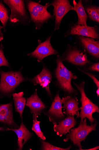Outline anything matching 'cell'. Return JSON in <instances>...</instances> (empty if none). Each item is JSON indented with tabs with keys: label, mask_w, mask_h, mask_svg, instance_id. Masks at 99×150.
<instances>
[{
	"label": "cell",
	"mask_w": 99,
	"mask_h": 150,
	"mask_svg": "<svg viewBox=\"0 0 99 150\" xmlns=\"http://www.w3.org/2000/svg\"><path fill=\"white\" fill-rule=\"evenodd\" d=\"M61 101L63 104L62 108L65 110L63 113L67 116L76 115L77 118L81 110L80 107H78L79 103L77 98L67 96L63 98Z\"/></svg>",
	"instance_id": "15"
},
{
	"label": "cell",
	"mask_w": 99,
	"mask_h": 150,
	"mask_svg": "<svg viewBox=\"0 0 99 150\" xmlns=\"http://www.w3.org/2000/svg\"><path fill=\"white\" fill-rule=\"evenodd\" d=\"M26 105L30 109V112L33 114V118H37L48 107L38 96L37 89L30 97L27 99Z\"/></svg>",
	"instance_id": "14"
},
{
	"label": "cell",
	"mask_w": 99,
	"mask_h": 150,
	"mask_svg": "<svg viewBox=\"0 0 99 150\" xmlns=\"http://www.w3.org/2000/svg\"><path fill=\"white\" fill-rule=\"evenodd\" d=\"M75 44L77 45L87 54L96 61L99 59V40L92 38L75 35Z\"/></svg>",
	"instance_id": "8"
},
{
	"label": "cell",
	"mask_w": 99,
	"mask_h": 150,
	"mask_svg": "<svg viewBox=\"0 0 99 150\" xmlns=\"http://www.w3.org/2000/svg\"><path fill=\"white\" fill-rule=\"evenodd\" d=\"M40 1L37 2L32 0L25 1L26 9L29 12L30 23H34L35 29L37 30H40L49 20L55 19V16L47 10L50 6V3L43 6L40 4Z\"/></svg>",
	"instance_id": "2"
},
{
	"label": "cell",
	"mask_w": 99,
	"mask_h": 150,
	"mask_svg": "<svg viewBox=\"0 0 99 150\" xmlns=\"http://www.w3.org/2000/svg\"><path fill=\"white\" fill-rule=\"evenodd\" d=\"M62 104L59 91L56 94L50 108L48 111L44 112V114L48 117L50 121L54 125L58 124L67 116L62 112Z\"/></svg>",
	"instance_id": "12"
},
{
	"label": "cell",
	"mask_w": 99,
	"mask_h": 150,
	"mask_svg": "<svg viewBox=\"0 0 99 150\" xmlns=\"http://www.w3.org/2000/svg\"><path fill=\"white\" fill-rule=\"evenodd\" d=\"M21 69L17 71L9 70L7 72L0 69V94L3 95H10L23 82L29 80L23 76Z\"/></svg>",
	"instance_id": "4"
},
{
	"label": "cell",
	"mask_w": 99,
	"mask_h": 150,
	"mask_svg": "<svg viewBox=\"0 0 99 150\" xmlns=\"http://www.w3.org/2000/svg\"><path fill=\"white\" fill-rule=\"evenodd\" d=\"M0 122L13 128L19 127L13 120L12 102L0 105Z\"/></svg>",
	"instance_id": "17"
},
{
	"label": "cell",
	"mask_w": 99,
	"mask_h": 150,
	"mask_svg": "<svg viewBox=\"0 0 99 150\" xmlns=\"http://www.w3.org/2000/svg\"><path fill=\"white\" fill-rule=\"evenodd\" d=\"M9 10L6 8L2 1H0V21L1 22L4 32L6 31V27L9 18Z\"/></svg>",
	"instance_id": "22"
},
{
	"label": "cell",
	"mask_w": 99,
	"mask_h": 150,
	"mask_svg": "<svg viewBox=\"0 0 99 150\" xmlns=\"http://www.w3.org/2000/svg\"><path fill=\"white\" fill-rule=\"evenodd\" d=\"M99 149V146H98L96 147H95L93 148H91L87 149H81V150H96Z\"/></svg>",
	"instance_id": "30"
},
{
	"label": "cell",
	"mask_w": 99,
	"mask_h": 150,
	"mask_svg": "<svg viewBox=\"0 0 99 150\" xmlns=\"http://www.w3.org/2000/svg\"><path fill=\"white\" fill-rule=\"evenodd\" d=\"M51 72L48 69L46 64H43V68L41 71L32 79H29L35 86L39 85L44 88L51 100L52 94L50 89V85L52 81Z\"/></svg>",
	"instance_id": "13"
},
{
	"label": "cell",
	"mask_w": 99,
	"mask_h": 150,
	"mask_svg": "<svg viewBox=\"0 0 99 150\" xmlns=\"http://www.w3.org/2000/svg\"><path fill=\"white\" fill-rule=\"evenodd\" d=\"M3 28V26L0 25V42H1L4 39L3 34L1 30Z\"/></svg>",
	"instance_id": "28"
},
{
	"label": "cell",
	"mask_w": 99,
	"mask_h": 150,
	"mask_svg": "<svg viewBox=\"0 0 99 150\" xmlns=\"http://www.w3.org/2000/svg\"><path fill=\"white\" fill-rule=\"evenodd\" d=\"M60 59L63 62L84 69L93 63L89 59L87 54L79 46L69 44H67L66 49L60 57Z\"/></svg>",
	"instance_id": "6"
},
{
	"label": "cell",
	"mask_w": 99,
	"mask_h": 150,
	"mask_svg": "<svg viewBox=\"0 0 99 150\" xmlns=\"http://www.w3.org/2000/svg\"><path fill=\"white\" fill-rule=\"evenodd\" d=\"M83 5L90 21L99 23V6L92 4L91 1H82Z\"/></svg>",
	"instance_id": "19"
},
{
	"label": "cell",
	"mask_w": 99,
	"mask_h": 150,
	"mask_svg": "<svg viewBox=\"0 0 99 150\" xmlns=\"http://www.w3.org/2000/svg\"><path fill=\"white\" fill-rule=\"evenodd\" d=\"M4 46L1 43L0 45V67L6 66L10 67L11 65L4 55Z\"/></svg>",
	"instance_id": "25"
},
{
	"label": "cell",
	"mask_w": 99,
	"mask_h": 150,
	"mask_svg": "<svg viewBox=\"0 0 99 150\" xmlns=\"http://www.w3.org/2000/svg\"><path fill=\"white\" fill-rule=\"evenodd\" d=\"M73 83L80 92L81 95V111L77 118H80V123H82L85 118L88 119L91 125L97 122L96 119L93 117V115L95 112L99 113V108L87 97L84 91L85 83L82 81L79 84L75 83L74 82H73Z\"/></svg>",
	"instance_id": "5"
},
{
	"label": "cell",
	"mask_w": 99,
	"mask_h": 150,
	"mask_svg": "<svg viewBox=\"0 0 99 150\" xmlns=\"http://www.w3.org/2000/svg\"><path fill=\"white\" fill-rule=\"evenodd\" d=\"M98 125V122L89 125L87 123V118H85L82 123H80L78 127L73 128L70 130V132L66 134V138L63 141L65 142L71 141L75 146L81 150L82 146L81 145L82 141L85 142L87 136L92 131H96Z\"/></svg>",
	"instance_id": "7"
},
{
	"label": "cell",
	"mask_w": 99,
	"mask_h": 150,
	"mask_svg": "<svg viewBox=\"0 0 99 150\" xmlns=\"http://www.w3.org/2000/svg\"><path fill=\"white\" fill-rule=\"evenodd\" d=\"M73 4L74 5L73 10L77 13L78 17V20L76 23L82 26H87V21L88 18L85 11L82 1L79 0L77 3L75 0H73Z\"/></svg>",
	"instance_id": "20"
},
{
	"label": "cell",
	"mask_w": 99,
	"mask_h": 150,
	"mask_svg": "<svg viewBox=\"0 0 99 150\" xmlns=\"http://www.w3.org/2000/svg\"><path fill=\"white\" fill-rule=\"evenodd\" d=\"M10 130L15 132L17 136L19 150H22L25 144L33 135V134L28 129L22 122L19 128L10 129Z\"/></svg>",
	"instance_id": "18"
},
{
	"label": "cell",
	"mask_w": 99,
	"mask_h": 150,
	"mask_svg": "<svg viewBox=\"0 0 99 150\" xmlns=\"http://www.w3.org/2000/svg\"><path fill=\"white\" fill-rule=\"evenodd\" d=\"M52 34L46 39L45 41L42 42L40 40H38V45L35 50L33 52L27 54L30 58L37 59L39 62L42 63V61L46 57L51 55L59 54L58 52L54 49L51 44Z\"/></svg>",
	"instance_id": "10"
},
{
	"label": "cell",
	"mask_w": 99,
	"mask_h": 150,
	"mask_svg": "<svg viewBox=\"0 0 99 150\" xmlns=\"http://www.w3.org/2000/svg\"><path fill=\"white\" fill-rule=\"evenodd\" d=\"M12 95L16 111L19 114L21 118L26 101V98L24 97V93L23 92H20L18 93H13Z\"/></svg>",
	"instance_id": "21"
},
{
	"label": "cell",
	"mask_w": 99,
	"mask_h": 150,
	"mask_svg": "<svg viewBox=\"0 0 99 150\" xmlns=\"http://www.w3.org/2000/svg\"><path fill=\"white\" fill-rule=\"evenodd\" d=\"M33 125L32 128V130L35 133L38 138L42 140L45 141L46 138L43 132L41 129L40 127V122L37 120V118L33 117Z\"/></svg>",
	"instance_id": "23"
},
{
	"label": "cell",
	"mask_w": 99,
	"mask_h": 150,
	"mask_svg": "<svg viewBox=\"0 0 99 150\" xmlns=\"http://www.w3.org/2000/svg\"><path fill=\"white\" fill-rule=\"evenodd\" d=\"M10 8V13L8 22L12 26L27 25L30 23L29 13L26 10L24 0H3Z\"/></svg>",
	"instance_id": "3"
},
{
	"label": "cell",
	"mask_w": 99,
	"mask_h": 150,
	"mask_svg": "<svg viewBox=\"0 0 99 150\" xmlns=\"http://www.w3.org/2000/svg\"><path fill=\"white\" fill-rule=\"evenodd\" d=\"M10 129L8 128L0 127V131H8L10 130Z\"/></svg>",
	"instance_id": "29"
},
{
	"label": "cell",
	"mask_w": 99,
	"mask_h": 150,
	"mask_svg": "<svg viewBox=\"0 0 99 150\" xmlns=\"http://www.w3.org/2000/svg\"><path fill=\"white\" fill-rule=\"evenodd\" d=\"M53 7V15L55 16L54 31L58 30L63 18L70 11L73 10L69 0H53L50 3Z\"/></svg>",
	"instance_id": "11"
},
{
	"label": "cell",
	"mask_w": 99,
	"mask_h": 150,
	"mask_svg": "<svg viewBox=\"0 0 99 150\" xmlns=\"http://www.w3.org/2000/svg\"><path fill=\"white\" fill-rule=\"evenodd\" d=\"M56 67L54 70L55 84L64 93V97L70 96L75 97L79 94L77 90L73 87L71 81L78 77L71 71L69 70L64 64L59 54L55 60Z\"/></svg>",
	"instance_id": "1"
},
{
	"label": "cell",
	"mask_w": 99,
	"mask_h": 150,
	"mask_svg": "<svg viewBox=\"0 0 99 150\" xmlns=\"http://www.w3.org/2000/svg\"><path fill=\"white\" fill-rule=\"evenodd\" d=\"M64 37L69 36L80 35L92 38L96 40L99 39V29L96 25L93 26H82L72 23L64 33Z\"/></svg>",
	"instance_id": "9"
},
{
	"label": "cell",
	"mask_w": 99,
	"mask_h": 150,
	"mask_svg": "<svg viewBox=\"0 0 99 150\" xmlns=\"http://www.w3.org/2000/svg\"><path fill=\"white\" fill-rule=\"evenodd\" d=\"M96 93L97 95V96L98 97H99V88H97L96 91Z\"/></svg>",
	"instance_id": "31"
},
{
	"label": "cell",
	"mask_w": 99,
	"mask_h": 150,
	"mask_svg": "<svg viewBox=\"0 0 99 150\" xmlns=\"http://www.w3.org/2000/svg\"><path fill=\"white\" fill-rule=\"evenodd\" d=\"M78 69L82 73L87 75L89 77L91 78L93 80V82L96 85L97 88H99V81L95 77L94 75L87 71L82 70L81 69H80V68H78Z\"/></svg>",
	"instance_id": "26"
},
{
	"label": "cell",
	"mask_w": 99,
	"mask_h": 150,
	"mask_svg": "<svg viewBox=\"0 0 99 150\" xmlns=\"http://www.w3.org/2000/svg\"><path fill=\"white\" fill-rule=\"evenodd\" d=\"M39 140L41 143L40 150H69L72 146L71 145L67 148H62L55 146L48 142H46L39 138Z\"/></svg>",
	"instance_id": "24"
},
{
	"label": "cell",
	"mask_w": 99,
	"mask_h": 150,
	"mask_svg": "<svg viewBox=\"0 0 99 150\" xmlns=\"http://www.w3.org/2000/svg\"><path fill=\"white\" fill-rule=\"evenodd\" d=\"M77 124V121L74 116H67L58 124L54 125L53 129L58 135L62 137L63 135L69 133L71 129L74 127Z\"/></svg>",
	"instance_id": "16"
},
{
	"label": "cell",
	"mask_w": 99,
	"mask_h": 150,
	"mask_svg": "<svg viewBox=\"0 0 99 150\" xmlns=\"http://www.w3.org/2000/svg\"><path fill=\"white\" fill-rule=\"evenodd\" d=\"M84 69H86L88 71L99 72V62L93 63L92 64L84 68Z\"/></svg>",
	"instance_id": "27"
}]
</instances>
